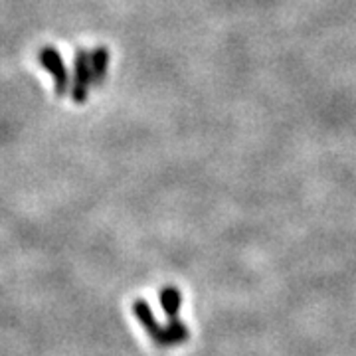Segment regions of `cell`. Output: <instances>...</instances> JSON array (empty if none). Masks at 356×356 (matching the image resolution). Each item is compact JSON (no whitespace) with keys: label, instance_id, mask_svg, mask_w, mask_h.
<instances>
[{"label":"cell","instance_id":"cell-3","mask_svg":"<svg viewBox=\"0 0 356 356\" xmlns=\"http://www.w3.org/2000/svg\"><path fill=\"white\" fill-rule=\"evenodd\" d=\"M105 68H107V52L105 50H97V52H94V68H91V71H94V82L103 78Z\"/></svg>","mask_w":356,"mask_h":356},{"label":"cell","instance_id":"cell-2","mask_svg":"<svg viewBox=\"0 0 356 356\" xmlns=\"http://www.w3.org/2000/svg\"><path fill=\"white\" fill-rule=\"evenodd\" d=\"M80 57L75 60V99L78 101H83V97H85V87H87V83L94 80V71L89 69L87 66V55L83 54H78Z\"/></svg>","mask_w":356,"mask_h":356},{"label":"cell","instance_id":"cell-1","mask_svg":"<svg viewBox=\"0 0 356 356\" xmlns=\"http://www.w3.org/2000/svg\"><path fill=\"white\" fill-rule=\"evenodd\" d=\"M40 62L44 64V68L50 69L54 73L55 83H57V94H64L66 91V83H68V73L66 68L60 60V54L52 50V48H46L40 52Z\"/></svg>","mask_w":356,"mask_h":356}]
</instances>
